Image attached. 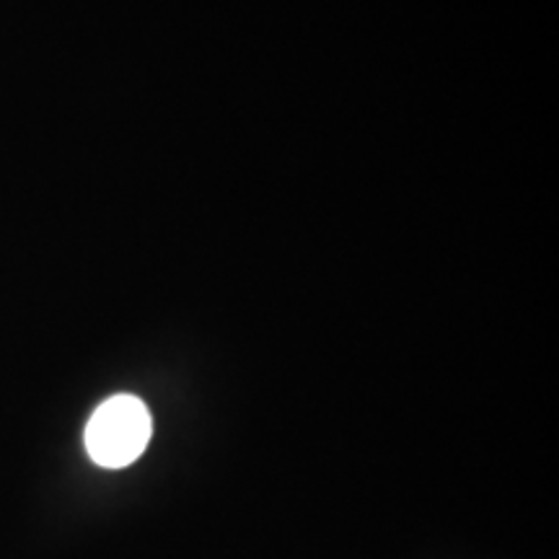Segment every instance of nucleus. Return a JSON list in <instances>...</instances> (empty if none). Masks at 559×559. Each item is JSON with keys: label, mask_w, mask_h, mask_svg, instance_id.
Wrapping results in <instances>:
<instances>
[{"label": "nucleus", "mask_w": 559, "mask_h": 559, "mask_svg": "<svg viewBox=\"0 0 559 559\" xmlns=\"http://www.w3.org/2000/svg\"><path fill=\"white\" fill-rule=\"evenodd\" d=\"M151 412L138 396H111L86 425L88 456L104 469H122L140 459L151 440Z\"/></svg>", "instance_id": "1"}]
</instances>
